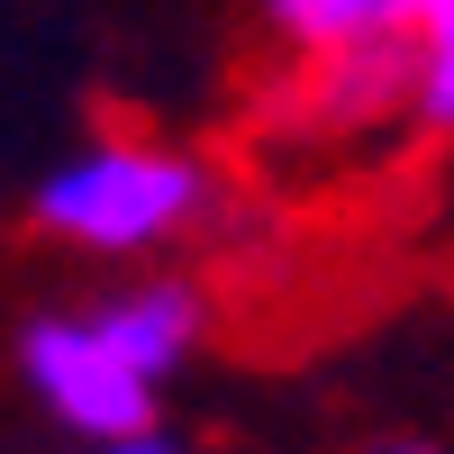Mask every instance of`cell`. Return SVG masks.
I'll return each instance as SVG.
<instances>
[{
    "instance_id": "cell-4",
    "label": "cell",
    "mask_w": 454,
    "mask_h": 454,
    "mask_svg": "<svg viewBox=\"0 0 454 454\" xmlns=\"http://www.w3.org/2000/svg\"><path fill=\"white\" fill-rule=\"evenodd\" d=\"M427 0H263V27L291 36L300 55H346V46H382V36H409Z\"/></svg>"
},
{
    "instance_id": "cell-6",
    "label": "cell",
    "mask_w": 454,
    "mask_h": 454,
    "mask_svg": "<svg viewBox=\"0 0 454 454\" xmlns=\"http://www.w3.org/2000/svg\"><path fill=\"white\" fill-rule=\"evenodd\" d=\"M409 109L436 137H454V0H427L409 27Z\"/></svg>"
},
{
    "instance_id": "cell-1",
    "label": "cell",
    "mask_w": 454,
    "mask_h": 454,
    "mask_svg": "<svg viewBox=\"0 0 454 454\" xmlns=\"http://www.w3.org/2000/svg\"><path fill=\"white\" fill-rule=\"evenodd\" d=\"M209 192H218L209 164L164 137H91L64 164H46V182L27 192V218H36V237H55L73 254L137 263L173 237H192Z\"/></svg>"
},
{
    "instance_id": "cell-3",
    "label": "cell",
    "mask_w": 454,
    "mask_h": 454,
    "mask_svg": "<svg viewBox=\"0 0 454 454\" xmlns=\"http://www.w3.org/2000/svg\"><path fill=\"white\" fill-rule=\"evenodd\" d=\"M91 318H100V336L145 372V382H173V372L200 355V336H209V291L182 282V273H137L119 291H100Z\"/></svg>"
},
{
    "instance_id": "cell-2",
    "label": "cell",
    "mask_w": 454,
    "mask_h": 454,
    "mask_svg": "<svg viewBox=\"0 0 454 454\" xmlns=\"http://www.w3.org/2000/svg\"><path fill=\"white\" fill-rule=\"evenodd\" d=\"M19 382H27V400L46 409L55 427H73L82 445L145 427V419H155V391H164V382H145V372L100 336L91 309H46V318H27V327H19Z\"/></svg>"
},
{
    "instance_id": "cell-5",
    "label": "cell",
    "mask_w": 454,
    "mask_h": 454,
    "mask_svg": "<svg viewBox=\"0 0 454 454\" xmlns=\"http://www.w3.org/2000/svg\"><path fill=\"white\" fill-rule=\"evenodd\" d=\"M318 100L336 109V119H382V109H409V36L318 55Z\"/></svg>"
},
{
    "instance_id": "cell-8",
    "label": "cell",
    "mask_w": 454,
    "mask_h": 454,
    "mask_svg": "<svg viewBox=\"0 0 454 454\" xmlns=\"http://www.w3.org/2000/svg\"><path fill=\"white\" fill-rule=\"evenodd\" d=\"M382 454H436V445H382Z\"/></svg>"
},
{
    "instance_id": "cell-7",
    "label": "cell",
    "mask_w": 454,
    "mask_h": 454,
    "mask_svg": "<svg viewBox=\"0 0 454 454\" xmlns=\"http://www.w3.org/2000/svg\"><path fill=\"white\" fill-rule=\"evenodd\" d=\"M82 454H192L164 419H145V427H128V436H100V445H82Z\"/></svg>"
}]
</instances>
